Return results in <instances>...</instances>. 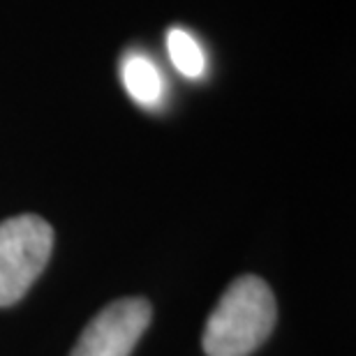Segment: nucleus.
<instances>
[{"label":"nucleus","mask_w":356,"mask_h":356,"mask_svg":"<svg viewBox=\"0 0 356 356\" xmlns=\"http://www.w3.org/2000/svg\"><path fill=\"white\" fill-rule=\"evenodd\" d=\"M54 250V229L38 216H17L0 225V308L24 298Z\"/></svg>","instance_id":"f03ea898"},{"label":"nucleus","mask_w":356,"mask_h":356,"mask_svg":"<svg viewBox=\"0 0 356 356\" xmlns=\"http://www.w3.org/2000/svg\"><path fill=\"white\" fill-rule=\"evenodd\" d=\"M151 315L146 298H118L90 319L70 356H130Z\"/></svg>","instance_id":"7ed1b4c3"},{"label":"nucleus","mask_w":356,"mask_h":356,"mask_svg":"<svg viewBox=\"0 0 356 356\" xmlns=\"http://www.w3.org/2000/svg\"><path fill=\"white\" fill-rule=\"evenodd\" d=\"M275 315V296L261 277L234 280L206 322V356H250L273 331Z\"/></svg>","instance_id":"f257e3e1"},{"label":"nucleus","mask_w":356,"mask_h":356,"mask_svg":"<svg viewBox=\"0 0 356 356\" xmlns=\"http://www.w3.org/2000/svg\"><path fill=\"white\" fill-rule=\"evenodd\" d=\"M120 79L134 102L141 106H155L165 92V81L158 65L141 54H130L120 65Z\"/></svg>","instance_id":"20e7f679"},{"label":"nucleus","mask_w":356,"mask_h":356,"mask_svg":"<svg viewBox=\"0 0 356 356\" xmlns=\"http://www.w3.org/2000/svg\"><path fill=\"white\" fill-rule=\"evenodd\" d=\"M167 49L169 58H172L174 67L188 79H197L206 70V56L199 42L192 38L190 33L181 31V28H172L167 33Z\"/></svg>","instance_id":"39448f33"}]
</instances>
